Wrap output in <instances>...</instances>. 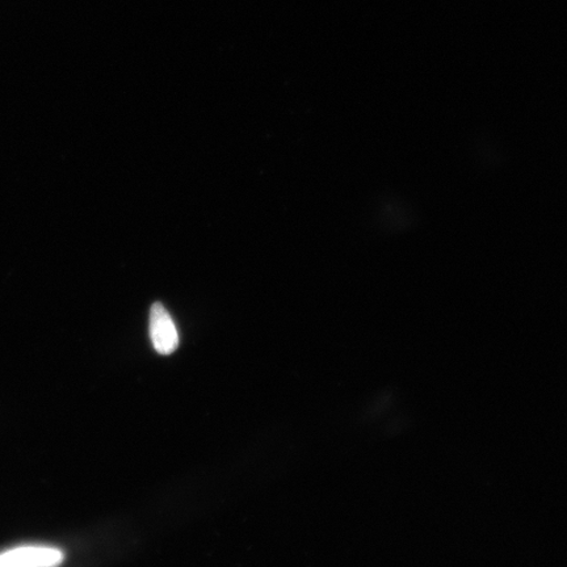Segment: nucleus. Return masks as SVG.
Listing matches in <instances>:
<instances>
[{
  "instance_id": "nucleus-1",
  "label": "nucleus",
  "mask_w": 567,
  "mask_h": 567,
  "mask_svg": "<svg viewBox=\"0 0 567 567\" xmlns=\"http://www.w3.org/2000/svg\"><path fill=\"white\" fill-rule=\"evenodd\" d=\"M62 551L51 547H20L0 555V567H55L62 563Z\"/></svg>"
},
{
  "instance_id": "nucleus-2",
  "label": "nucleus",
  "mask_w": 567,
  "mask_h": 567,
  "mask_svg": "<svg viewBox=\"0 0 567 567\" xmlns=\"http://www.w3.org/2000/svg\"><path fill=\"white\" fill-rule=\"evenodd\" d=\"M151 336L154 349L161 354L173 353L179 344L173 318L159 302L154 303L151 311Z\"/></svg>"
}]
</instances>
